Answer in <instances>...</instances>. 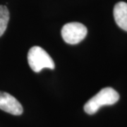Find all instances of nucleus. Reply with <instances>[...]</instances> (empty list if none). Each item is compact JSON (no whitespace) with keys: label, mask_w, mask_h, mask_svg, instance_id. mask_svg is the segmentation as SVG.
I'll return each mask as SVG.
<instances>
[{"label":"nucleus","mask_w":127,"mask_h":127,"mask_svg":"<svg viewBox=\"0 0 127 127\" xmlns=\"http://www.w3.org/2000/svg\"><path fill=\"white\" fill-rule=\"evenodd\" d=\"M119 100V93L112 88H102L84 105V111L88 114H94L100 107L105 105H112Z\"/></svg>","instance_id":"f257e3e1"},{"label":"nucleus","mask_w":127,"mask_h":127,"mask_svg":"<svg viewBox=\"0 0 127 127\" xmlns=\"http://www.w3.org/2000/svg\"><path fill=\"white\" fill-rule=\"evenodd\" d=\"M28 62L32 70L36 73L45 68L54 69L55 67L52 57L45 50L38 46H34L30 49L28 54Z\"/></svg>","instance_id":"f03ea898"},{"label":"nucleus","mask_w":127,"mask_h":127,"mask_svg":"<svg viewBox=\"0 0 127 127\" xmlns=\"http://www.w3.org/2000/svg\"><path fill=\"white\" fill-rule=\"evenodd\" d=\"M62 36L66 43L76 45L81 42L87 35V28L81 23L71 22L65 24L62 29Z\"/></svg>","instance_id":"7ed1b4c3"},{"label":"nucleus","mask_w":127,"mask_h":127,"mask_svg":"<svg viewBox=\"0 0 127 127\" xmlns=\"http://www.w3.org/2000/svg\"><path fill=\"white\" fill-rule=\"evenodd\" d=\"M0 109L13 115H21L23 107L14 97L7 93L0 91Z\"/></svg>","instance_id":"20e7f679"},{"label":"nucleus","mask_w":127,"mask_h":127,"mask_svg":"<svg viewBox=\"0 0 127 127\" xmlns=\"http://www.w3.org/2000/svg\"><path fill=\"white\" fill-rule=\"evenodd\" d=\"M114 18L116 23L122 30L127 31V3L119 1L114 7Z\"/></svg>","instance_id":"39448f33"},{"label":"nucleus","mask_w":127,"mask_h":127,"mask_svg":"<svg viewBox=\"0 0 127 127\" xmlns=\"http://www.w3.org/2000/svg\"><path fill=\"white\" fill-rule=\"evenodd\" d=\"M9 21V11L6 6L0 5V37L1 36L7 28Z\"/></svg>","instance_id":"423d86ee"}]
</instances>
